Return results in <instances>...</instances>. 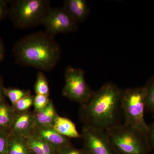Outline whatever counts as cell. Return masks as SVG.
Returning a JSON list of instances; mask_svg holds the SVG:
<instances>
[{
  "label": "cell",
  "mask_w": 154,
  "mask_h": 154,
  "mask_svg": "<svg viewBox=\"0 0 154 154\" xmlns=\"http://www.w3.org/2000/svg\"><path fill=\"white\" fill-rule=\"evenodd\" d=\"M36 128L34 112L29 110L15 112L14 122L9 133L26 138L33 134Z\"/></svg>",
  "instance_id": "cell-9"
},
{
  "label": "cell",
  "mask_w": 154,
  "mask_h": 154,
  "mask_svg": "<svg viewBox=\"0 0 154 154\" xmlns=\"http://www.w3.org/2000/svg\"><path fill=\"white\" fill-rule=\"evenodd\" d=\"M57 115L52 101L50 100L43 109L34 112L36 128L52 127Z\"/></svg>",
  "instance_id": "cell-13"
},
{
  "label": "cell",
  "mask_w": 154,
  "mask_h": 154,
  "mask_svg": "<svg viewBox=\"0 0 154 154\" xmlns=\"http://www.w3.org/2000/svg\"><path fill=\"white\" fill-rule=\"evenodd\" d=\"M146 98L144 86L126 88L122 91L121 107L124 123L148 135L149 126L144 118Z\"/></svg>",
  "instance_id": "cell-5"
},
{
  "label": "cell",
  "mask_w": 154,
  "mask_h": 154,
  "mask_svg": "<svg viewBox=\"0 0 154 154\" xmlns=\"http://www.w3.org/2000/svg\"><path fill=\"white\" fill-rule=\"evenodd\" d=\"M9 132L0 129V154H8Z\"/></svg>",
  "instance_id": "cell-22"
},
{
  "label": "cell",
  "mask_w": 154,
  "mask_h": 154,
  "mask_svg": "<svg viewBox=\"0 0 154 154\" xmlns=\"http://www.w3.org/2000/svg\"><path fill=\"white\" fill-rule=\"evenodd\" d=\"M8 154H31L26 138L9 133Z\"/></svg>",
  "instance_id": "cell-15"
},
{
  "label": "cell",
  "mask_w": 154,
  "mask_h": 154,
  "mask_svg": "<svg viewBox=\"0 0 154 154\" xmlns=\"http://www.w3.org/2000/svg\"><path fill=\"white\" fill-rule=\"evenodd\" d=\"M49 0L11 1L8 16L16 28L29 29L41 25L51 8Z\"/></svg>",
  "instance_id": "cell-3"
},
{
  "label": "cell",
  "mask_w": 154,
  "mask_h": 154,
  "mask_svg": "<svg viewBox=\"0 0 154 154\" xmlns=\"http://www.w3.org/2000/svg\"><path fill=\"white\" fill-rule=\"evenodd\" d=\"M10 2L11 1L0 0V22L8 16Z\"/></svg>",
  "instance_id": "cell-23"
},
{
  "label": "cell",
  "mask_w": 154,
  "mask_h": 154,
  "mask_svg": "<svg viewBox=\"0 0 154 154\" xmlns=\"http://www.w3.org/2000/svg\"><path fill=\"white\" fill-rule=\"evenodd\" d=\"M34 90L36 95H45L49 96V88L46 77L42 71L37 73Z\"/></svg>",
  "instance_id": "cell-17"
},
{
  "label": "cell",
  "mask_w": 154,
  "mask_h": 154,
  "mask_svg": "<svg viewBox=\"0 0 154 154\" xmlns=\"http://www.w3.org/2000/svg\"><path fill=\"white\" fill-rule=\"evenodd\" d=\"M105 131L116 154H147L148 136L133 127L122 123Z\"/></svg>",
  "instance_id": "cell-4"
},
{
  "label": "cell",
  "mask_w": 154,
  "mask_h": 154,
  "mask_svg": "<svg viewBox=\"0 0 154 154\" xmlns=\"http://www.w3.org/2000/svg\"><path fill=\"white\" fill-rule=\"evenodd\" d=\"M15 112L4 100L0 101V129L10 132L14 122Z\"/></svg>",
  "instance_id": "cell-16"
},
{
  "label": "cell",
  "mask_w": 154,
  "mask_h": 154,
  "mask_svg": "<svg viewBox=\"0 0 154 154\" xmlns=\"http://www.w3.org/2000/svg\"><path fill=\"white\" fill-rule=\"evenodd\" d=\"M42 25L45 32L54 37L58 33H73L79 29L78 22L63 7L51 8Z\"/></svg>",
  "instance_id": "cell-7"
},
{
  "label": "cell",
  "mask_w": 154,
  "mask_h": 154,
  "mask_svg": "<svg viewBox=\"0 0 154 154\" xmlns=\"http://www.w3.org/2000/svg\"><path fill=\"white\" fill-rule=\"evenodd\" d=\"M5 45L2 40L0 38V61H2L4 59L5 57Z\"/></svg>",
  "instance_id": "cell-26"
},
{
  "label": "cell",
  "mask_w": 154,
  "mask_h": 154,
  "mask_svg": "<svg viewBox=\"0 0 154 154\" xmlns=\"http://www.w3.org/2000/svg\"><path fill=\"white\" fill-rule=\"evenodd\" d=\"M65 83L62 95L74 102L82 105L91 99L94 91L88 85L82 69L68 66L65 71Z\"/></svg>",
  "instance_id": "cell-6"
},
{
  "label": "cell",
  "mask_w": 154,
  "mask_h": 154,
  "mask_svg": "<svg viewBox=\"0 0 154 154\" xmlns=\"http://www.w3.org/2000/svg\"><path fill=\"white\" fill-rule=\"evenodd\" d=\"M13 51L16 63L42 72L53 69L62 54L60 44L45 31L34 32L20 38L14 45Z\"/></svg>",
  "instance_id": "cell-2"
},
{
  "label": "cell",
  "mask_w": 154,
  "mask_h": 154,
  "mask_svg": "<svg viewBox=\"0 0 154 154\" xmlns=\"http://www.w3.org/2000/svg\"><path fill=\"white\" fill-rule=\"evenodd\" d=\"M50 101L48 96L42 95H36L33 98V105L34 112L40 111L45 108Z\"/></svg>",
  "instance_id": "cell-21"
},
{
  "label": "cell",
  "mask_w": 154,
  "mask_h": 154,
  "mask_svg": "<svg viewBox=\"0 0 154 154\" xmlns=\"http://www.w3.org/2000/svg\"><path fill=\"white\" fill-rule=\"evenodd\" d=\"M63 7L78 23L84 22L90 13L85 0H65Z\"/></svg>",
  "instance_id": "cell-11"
},
{
  "label": "cell",
  "mask_w": 154,
  "mask_h": 154,
  "mask_svg": "<svg viewBox=\"0 0 154 154\" xmlns=\"http://www.w3.org/2000/svg\"><path fill=\"white\" fill-rule=\"evenodd\" d=\"M3 88L2 87L1 85V82H0V101L4 100V94H3Z\"/></svg>",
  "instance_id": "cell-27"
},
{
  "label": "cell",
  "mask_w": 154,
  "mask_h": 154,
  "mask_svg": "<svg viewBox=\"0 0 154 154\" xmlns=\"http://www.w3.org/2000/svg\"><path fill=\"white\" fill-rule=\"evenodd\" d=\"M146 90V108L154 116V76L151 77L144 86Z\"/></svg>",
  "instance_id": "cell-19"
},
{
  "label": "cell",
  "mask_w": 154,
  "mask_h": 154,
  "mask_svg": "<svg viewBox=\"0 0 154 154\" xmlns=\"http://www.w3.org/2000/svg\"><path fill=\"white\" fill-rule=\"evenodd\" d=\"M149 140L151 143L154 149V122L152 125L149 126L148 134Z\"/></svg>",
  "instance_id": "cell-25"
},
{
  "label": "cell",
  "mask_w": 154,
  "mask_h": 154,
  "mask_svg": "<svg viewBox=\"0 0 154 154\" xmlns=\"http://www.w3.org/2000/svg\"><path fill=\"white\" fill-rule=\"evenodd\" d=\"M33 97L28 95L19 100L11 107L15 113H21L28 110L33 105Z\"/></svg>",
  "instance_id": "cell-20"
},
{
  "label": "cell",
  "mask_w": 154,
  "mask_h": 154,
  "mask_svg": "<svg viewBox=\"0 0 154 154\" xmlns=\"http://www.w3.org/2000/svg\"><path fill=\"white\" fill-rule=\"evenodd\" d=\"M3 94L10 99L12 105L25 96L30 95L29 91L21 90L18 88H3Z\"/></svg>",
  "instance_id": "cell-18"
},
{
  "label": "cell",
  "mask_w": 154,
  "mask_h": 154,
  "mask_svg": "<svg viewBox=\"0 0 154 154\" xmlns=\"http://www.w3.org/2000/svg\"><path fill=\"white\" fill-rule=\"evenodd\" d=\"M58 154H87L84 149H77L71 145L59 152Z\"/></svg>",
  "instance_id": "cell-24"
},
{
  "label": "cell",
  "mask_w": 154,
  "mask_h": 154,
  "mask_svg": "<svg viewBox=\"0 0 154 154\" xmlns=\"http://www.w3.org/2000/svg\"><path fill=\"white\" fill-rule=\"evenodd\" d=\"M81 134L87 154H117L105 131L84 125Z\"/></svg>",
  "instance_id": "cell-8"
},
{
  "label": "cell",
  "mask_w": 154,
  "mask_h": 154,
  "mask_svg": "<svg viewBox=\"0 0 154 154\" xmlns=\"http://www.w3.org/2000/svg\"><path fill=\"white\" fill-rule=\"evenodd\" d=\"M32 134L47 143L58 153L72 145L69 138L60 134L52 127H36Z\"/></svg>",
  "instance_id": "cell-10"
},
{
  "label": "cell",
  "mask_w": 154,
  "mask_h": 154,
  "mask_svg": "<svg viewBox=\"0 0 154 154\" xmlns=\"http://www.w3.org/2000/svg\"><path fill=\"white\" fill-rule=\"evenodd\" d=\"M26 138L31 154H58L51 146L34 135Z\"/></svg>",
  "instance_id": "cell-14"
},
{
  "label": "cell",
  "mask_w": 154,
  "mask_h": 154,
  "mask_svg": "<svg viewBox=\"0 0 154 154\" xmlns=\"http://www.w3.org/2000/svg\"><path fill=\"white\" fill-rule=\"evenodd\" d=\"M57 132L69 138H81L75 124L70 119L57 115L52 126Z\"/></svg>",
  "instance_id": "cell-12"
},
{
  "label": "cell",
  "mask_w": 154,
  "mask_h": 154,
  "mask_svg": "<svg viewBox=\"0 0 154 154\" xmlns=\"http://www.w3.org/2000/svg\"><path fill=\"white\" fill-rule=\"evenodd\" d=\"M122 91L114 83L107 82L94 91L80 108V119L84 125L106 131L122 124Z\"/></svg>",
  "instance_id": "cell-1"
}]
</instances>
